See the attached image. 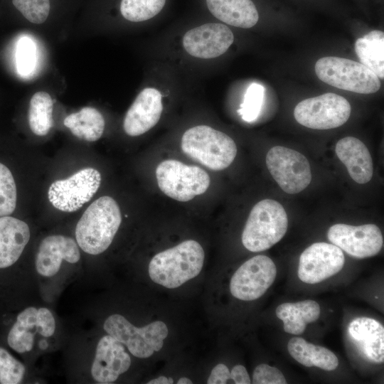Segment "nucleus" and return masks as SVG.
Here are the masks:
<instances>
[{"label":"nucleus","instance_id":"obj_28","mask_svg":"<svg viewBox=\"0 0 384 384\" xmlns=\"http://www.w3.org/2000/svg\"><path fill=\"white\" fill-rule=\"evenodd\" d=\"M165 2L166 0H122L120 12L129 21H144L158 14Z\"/></svg>","mask_w":384,"mask_h":384},{"label":"nucleus","instance_id":"obj_3","mask_svg":"<svg viewBox=\"0 0 384 384\" xmlns=\"http://www.w3.org/2000/svg\"><path fill=\"white\" fill-rule=\"evenodd\" d=\"M184 154L214 171L228 168L237 154V146L226 134L207 125L188 129L181 138Z\"/></svg>","mask_w":384,"mask_h":384},{"label":"nucleus","instance_id":"obj_9","mask_svg":"<svg viewBox=\"0 0 384 384\" xmlns=\"http://www.w3.org/2000/svg\"><path fill=\"white\" fill-rule=\"evenodd\" d=\"M76 240L63 235H50L42 240L35 257V269L43 282H56L78 266L81 258Z\"/></svg>","mask_w":384,"mask_h":384},{"label":"nucleus","instance_id":"obj_16","mask_svg":"<svg viewBox=\"0 0 384 384\" xmlns=\"http://www.w3.org/2000/svg\"><path fill=\"white\" fill-rule=\"evenodd\" d=\"M130 366L131 358L124 344L107 334L99 339L90 366V375L95 383H112Z\"/></svg>","mask_w":384,"mask_h":384},{"label":"nucleus","instance_id":"obj_14","mask_svg":"<svg viewBox=\"0 0 384 384\" xmlns=\"http://www.w3.org/2000/svg\"><path fill=\"white\" fill-rule=\"evenodd\" d=\"M327 237L332 244L358 259L377 255L383 245L381 231L374 224L358 226L335 224L329 228Z\"/></svg>","mask_w":384,"mask_h":384},{"label":"nucleus","instance_id":"obj_24","mask_svg":"<svg viewBox=\"0 0 384 384\" xmlns=\"http://www.w3.org/2000/svg\"><path fill=\"white\" fill-rule=\"evenodd\" d=\"M287 349L293 358L306 367L316 366L331 371L338 365V360L332 351L309 343L301 337L292 338L288 342Z\"/></svg>","mask_w":384,"mask_h":384},{"label":"nucleus","instance_id":"obj_32","mask_svg":"<svg viewBox=\"0 0 384 384\" xmlns=\"http://www.w3.org/2000/svg\"><path fill=\"white\" fill-rule=\"evenodd\" d=\"M264 90L263 86L257 82H252L247 87L243 102L238 110V113L245 122H250L257 118L262 105Z\"/></svg>","mask_w":384,"mask_h":384},{"label":"nucleus","instance_id":"obj_10","mask_svg":"<svg viewBox=\"0 0 384 384\" xmlns=\"http://www.w3.org/2000/svg\"><path fill=\"white\" fill-rule=\"evenodd\" d=\"M351 112L348 101L335 93H325L299 102L294 110L300 124L314 129H330L345 124Z\"/></svg>","mask_w":384,"mask_h":384},{"label":"nucleus","instance_id":"obj_4","mask_svg":"<svg viewBox=\"0 0 384 384\" xmlns=\"http://www.w3.org/2000/svg\"><path fill=\"white\" fill-rule=\"evenodd\" d=\"M288 218L284 207L272 199H264L252 208L242 233L244 247L251 252L270 249L285 235Z\"/></svg>","mask_w":384,"mask_h":384},{"label":"nucleus","instance_id":"obj_17","mask_svg":"<svg viewBox=\"0 0 384 384\" xmlns=\"http://www.w3.org/2000/svg\"><path fill=\"white\" fill-rule=\"evenodd\" d=\"M233 41V33L227 26L210 23L188 31L182 42L183 48L191 55L210 59L225 53Z\"/></svg>","mask_w":384,"mask_h":384},{"label":"nucleus","instance_id":"obj_6","mask_svg":"<svg viewBox=\"0 0 384 384\" xmlns=\"http://www.w3.org/2000/svg\"><path fill=\"white\" fill-rule=\"evenodd\" d=\"M103 329L139 358H149L159 351L169 334L168 327L163 321H155L143 327H137L119 314L107 316Z\"/></svg>","mask_w":384,"mask_h":384},{"label":"nucleus","instance_id":"obj_34","mask_svg":"<svg viewBox=\"0 0 384 384\" xmlns=\"http://www.w3.org/2000/svg\"><path fill=\"white\" fill-rule=\"evenodd\" d=\"M252 383L254 384H286L287 381L278 368L262 363L255 368Z\"/></svg>","mask_w":384,"mask_h":384},{"label":"nucleus","instance_id":"obj_11","mask_svg":"<svg viewBox=\"0 0 384 384\" xmlns=\"http://www.w3.org/2000/svg\"><path fill=\"white\" fill-rule=\"evenodd\" d=\"M266 165L272 178L287 193H298L311 181L307 159L292 149L282 146L272 147L266 156Z\"/></svg>","mask_w":384,"mask_h":384},{"label":"nucleus","instance_id":"obj_20","mask_svg":"<svg viewBox=\"0 0 384 384\" xmlns=\"http://www.w3.org/2000/svg\"><path fill=\"white\" fill-rule=\"evenodd\" d=\"M335 151L354 181L364 184L371 180L373 174L372 158L369 150L360 139L346 137L337 142Z\"/></svg>","mask_w":384,"mask_h":384},{"label":"nucleus","instance_id":"obj_27","mask_svg":"<svg viewBox=\"0 0 384 384\" xmlns=\"http://www.w3.org/2000/svg\"><path fill=\"white\" fill-rule=\"evenodd\" d=\"M53 100L46 92H37L31 98L28 124L35 134L45 136L50 132L53 126Z\"/></svg>","mask_w":384,"mask_h":384},{"label":"nucleus","instance_id":"obj_2","mask_svg":"<svg viewBox=\"0 0 384 384\" xmlns=\"http://www.w3.org/2000/svg\"><path fill=\"white\" fill-rule=\"evenodd\" d=\"M204 256L199 242L185 240L154 255L149 265V275L157 284L168 289L177 288L199 274Z\"/></svg>","mask_w":384,"mask_h":384},{"label":"nucleus","instance_id":"obj_8","mask_svg":"<svg viewBox=\"0 0 384 384\" xmlns=\"http://www.w3.org/2000/svg\"><path fill=\"white\" fill-rule=\"evenodd\" d=\"M156 177L159 188L164 194L181 202L204 193L210 183V177L203 169L174 159L161 162L156 167Z\"/></svg>","mask_w":384,"mask_h":384},{"label":"nucleus","instance_id":"obj_15","mask_svg":"<svg viewBox=\"0 0 384 384\" xmlns=\"http://www.w3.org/2000/svg\"><path fill=\"white\" fill-rule=\"evenodd\" d=\"M344 262V255L336 245L315 242L301 254L298 277L304 283L317 284L340 272Z\"/></svg>","mask_w":384,"mask_h":384},{"label":"nucleus","instance_id":"obj_38","mask_svg":"<svg viewBox=\"0 0 384 384\" xmlns=\"http://www.w3.org/2000/svg\"><path fill=\"white\" fill-rule=\"evenodd\" d=\"M177 384H191L192 381L186 377H182L178 380Z\"/></svg>","mask_w":384,"mask_h":384},{"label":"nucleus","instance_id":"obj_12","mask_svg":"<svg viewBox=\"0 0 384 384\" xmlns=\"http://www.w3.org/2000/svg\"><path fill=\"white\" fill-rule=\"evenodd\" d=\"M100 183V173L94 168H85L68 178L52 183L48 191V200L61 211L74 212L92 198Z\"/></svg>","mask_w":384,"mask_h":384},{"label":"nucleus","instance_id":"obj_22","mask_svg":"<svg viewBox=\"0 0 384 384\" xmlns=\"http://www.w3.org/2000/svg\"><path fill=\"white\" fill-rule=\"evenodd\" d=\"M206 4L215 18L235 27L249 28L259 19L258 11L251 0H206Z\"/></svg>","mask_w":384,"mask_h":384},{"label":"nucleus","instance_id":"obj_30","mask_svg":"<svg viewBox=\"0 0 384 384\" xmlns=\"http://www.w3.org/2000/svg\"><path fill=\"white\" fill-rule=\"evenodd\" d=\"M17 200L16 186L11 171L0 163V217L14 213Z\"/></svg>","mask_w":384,"mask_h":384},{"label":"nucleus","instance_id":"obj_36","mask_svg":"<svg viewBox=\"0 0 384 384\" xmlns=\"http://www.w3.org/2000/svg\"><path fill=\"white\" fill-rule=\"evenodd\" d=\"M231 378L233 383L249 384L251 383L246 368L242 365L235 366L231 372Z\"/></svg>","mask_w":384,"mask_h":384},{"label":"nucleus","instance_id":"obj_19","mask_svg":"<svg viewBox=\"0 0 384 384\" xmlns=\"http://www.w3.org/2000/svg\"><path fill=\"white\" fill-rule=\"evenodd\" d=\"M348 335L359 354L367 361H384V327L377 320L368 317L353 319L348 327Z\"/></svg>","mask_w":384,"mask_h":384},{"label":"nucleus","instance_id":"obj_25","mask_svg":"<svg viewBox=\"0 0 384 384\" xmlns=\"http://www.w3.org/2000/svg\"><path fill=\"white\" fill-rule=\"evenodd\" d=\"M63 123L75 137L87 142L98 140L105 129L104 117L92 107H85L68 115Z\"/></svg>","mask_w":384,"mask_h":384},{"label":"nucleus","instance_id":"obj_33","mask_svg":"<svg viewBox=\"0 0 384 384\" xmlns=\"http://www.w3.org/2000/svg\"><path fill=\"white\" fill-rule=\"evenodd\" d=\"M14 6L30 22L41 24L50 13V0H12Z\"/></svg>","mask_w":384,"mask_h":384},{"label":"nucleus","instance_id":"obj_31","mask_svg":"<svg viewBox=\"0 0 384 384\" xmlns=\"http://www.w3.org/2000/svg\"><path fill=\"white\" fill-rule=\"evenodd\" d=\"M26 368L6 349L0 347V383L18 384L24 379Z\"/></svg>","mask_w":384,"mask_h":384},{"label":"nucleus","instance_id":"obj_1","mask_svg":"<svg viewBox=\"0 0 384 384\" xmlns=\"http://www.w3.org/2000/svg\"><path fill=\"white\" fill-rule=\"evenodd\" d=\"M122 223L117 203L110 196H102L85 210L75 227L79 247L90 255H98L112 244Z\"/></svg>","mask_w":384,"mask_h":384},{"label":"nucleus","instance_id":"obj_35","mask_svg":"<svg viewBox=\"0 0 384 384\" xmlns=\"http://www.w3.org/2000/svg\"><path fill=\"white\" fill-rule=\"evenodd\" d=\"M229 380H232V378L228 368L223 363H219L211 370L207 383L225 384L229 383Z\"/></svg>","mask_w":384,"mask_h":384},{"label":"nucleus","instance_id":"obj_23","mask_svg":"<svg viewBox=\"0 0 384 384\" xmlns=\"http://www.w3.org/2000/svg\"><path fill=\"white\" fill-rule=\"evenodd\" d=\"M275 313L277 318L283 321L285 332L300 335L305 331L307 324L319 319L320 306L313 300L286 302L279 305Z\"/></svg>","mask_w":384,"mask_h":384},{"label":"nucleus","instance_id":"obj_29","mask_svg":"<svg viewBox=\"0 0 384 384\" xmlns=\"http://www.w3.org/2000/svg\"><path fill=\"white\" fill-rule=\"evenodd\" d=\"M18 73L23 77L31 76L36 69L37 48L34 41L28 36L19 39L16 50Z\"/></svg>","mask_w":384,"mask_h":384},{"label":"nucleus","instance_id":"obj_13","mask_svg":"<svg viewBox=\"0 0 384 384\" xmlns=\"http://www.w3.org/2000/svg\"><path fill=\"white\" fill-rule=\"evenodd\" d=\"M277 275L274 262L266 255H257L244 262L233 274L230 290L242 301L261 297L273 284Z\"/></svg>","mask_w":384,"mask_h":384},{"label":"nucleus","instance_id":"obj_26","mask_svg":"<svg viewBox=\"0 0 384 384\" xmlns=\"http://www.w3.org/2000/svg\"><path fill=\"white\" fill-rule=\"evenodd\" d=\"M355 51L361 63L384 78V33L372 31L356 40Z\"/></svg>","mask_w":384,"mask_h":384},{"label":"nucleus","instance_id":"obj_7","mask_svg":"<svg viewBox=\"0 0 384 384\" xmlns=\"http://www.w3.org/2000/svg\"><path fill=\"white\" fill-rule=\"evenodd\" d=\"M314 70L319 80L339 89L370 94L380 88V78L366 66L352 60L324 57L316 61Z\"/></svg>","mask_w":384,"mask_h":384},{"label":"nucleus","instance_id":"obj_5","mask_svg":"<svg viewBox=\"0 0 384 384\" xmlns=\"http://www.w3.org/2000/svg\"><path fill=\"white\" fill-rule=\"evenodd\" d=\"M57 331L53 313L47 307L30 306L21 311L7 336L9 346L18 353L45 351Z\"/></svg>","mask_w":384,"mask_h":384},{"label":"nucleus","instance_id":"obj_18","mask_svg":"<svg viewBox=\"0 0 384 384\" xmlns=\"http://www.w3.org/2000/svg\"><path fill=\"white\" fill-rule=\"evenodd\" d=\"M162 110L160 91L154 87L144 88L126 113L123 122L124 132L131 137L144 134L157 124Z\"/></svg>","mask_w":384,"mask_h":384},{"label":"nucleus","instance_id":"obj_37","mask_svg":"<svg viewBox=\"0 0 384 384\" xmlns=\"http://www.w3.org/2000/svg\"><path fill=\"white\" fill-rule=\"evenodd\" d=\"M174 383V380L171 378H167L164 375H161L156 378L149 380L147 384H171Z\"/></svg>","mask_w":384,"mask_h":384},{"label":"nucleus","instance_id":"obj_21","mask_svg":"<svg viewBox=\"0 0 384 384\" xmlns=\"http://www.w3.org/2000/svg\"><path fill=\"white\" fill-rule=\"evenodd\" d=\"M30 238L26 223L9 215L0 217V269L11 267L19 259Z\"/></svg>","mask_w":384,"mask_h":384}]
</instances>
